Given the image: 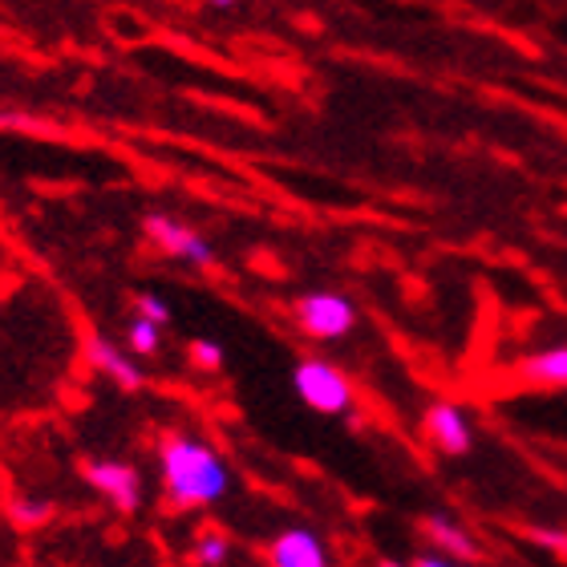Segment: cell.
<instances>
[{
	"mask_svg": "<svg viewBox=\"0 0 567 567\" xmlns=\"http://www.w3.org/2000/svg\"><path fill=\"white\" fill-rule=\"evenodd\" d=\"M187 361L199 373H219L224 369V344L212 341V337H195V341L187 344Z\"/></svg>",
	"mask_w": 567,
	"mask_h": 567,
	"instance_id": "13",
	"label": "cell"
},
{
	"mask_svg": "<svg viewBox=\"0 0 567 567\" xmlns=\"http://www.w3.org/2000/svg\"><path fill=\"white\" fill-rule=\"evenodd\" d=\"M414 567H458V564H454V559H446V556H417Z\"/></svg>",
	"mask_w": 567,
	"mask_h": 567,
	"instance_id": "17",
	"label": "cell"
},
{
	"mask_svg": "<svg viewBox=\"0 0 567 567\" xmlns=\"http://www.w3.org/2000/svg\"><path fill=\"white\" fill-rule=\"evenodd\" d=\"M126 344H131V353L154 357L158 349H163V329H158V324H151V320L134 317L131 324H126Z\"/></svg>",
	"mask_w": 567,
	"mask_h": 567,
	"instance_id": "12",
	"label": "cell"
},
{
	"mask_svg": "<svg viewBox=\"0 0 567 567\" xmlns=\"http://www.w3.org/2000/svg\"><path fill=\"white\" fill-rule=\"evenodd\" d=\"M12 519L24 523V527H37V523L49 519V503L45 498H17L12 503Z\"/></svg>",
	"mask_w": 567,
	"mask_h": 567,
	"instance_id": "15",
	"label": "cell"
},
{
	"mask_svg": "<svg viewBox=\"0 0 567 567\" xmlns=\"http://www.w3.org/2000/svg\"><path fill=\"white\" fill-rule=\"evenodd\" d=\"M158 466H163L166 498L175 511L212 507L231 491V471L219 450H212L195 434H171L158 437Z\"/></svg>",
	"mask_w": 567,
	"mask_h": 567,
	"instance_id": "1",
	"label": "cell"
},
{
	"mask_svg": "<svg viewBox=\"0 0 567 567\" xmlns=\"http://www.w3.org/2000/svg\"><path fill=\"white\" fill-rule=\"evenodd\" d=\"M134 317L151 320V324H158V329H163L166 320H171V308H166L163 296H154V292H138V296H134Z\"/></svg>",
	"mask_w": 567,
	"mask_h": 567,
	"instance_id": "14",
	"label": "cell"
},
{
	"mask_svg": "<svg viewBox=\"0 0 567 567\" xmlns=\"http://www.w3.org/2000/svg\"><path fill=\"white\" fill-rule=\"evenodd\" d=\"M142 231L151 236V244L158 251H166L171 260H183V264H190V268H203V272H212L215 264V251H212V244L195 231V227H187V224H178V219H171V215H146L142 219Z\"/></svg>",
	"mask_w": 567,
	"mask_h": 567,
	"instance_id": "4",
	"label": "cell"
},
{
	"mask_svg": "<svg viewBox=\"0 0 567 567\" xmlns=\"http://www.w3.org/2000/svg\"><path fill=\"white\" fill-rule=\"evenodd\" d=\"M85 361H90V369L106 373L114 385H122V390H138L142 385V369L122 353L118 344H110L106 337H97V332H90V341H85Z\"/></svg>",
	"mask_w": 567,
	"mask_h": 567,
	"instance_id": "8",
	"label": "cell"
},
{
	"mask_svg": "<svg viewBox=\"0 0 567 567\" xmlns=\"http://www.w3.org/2000/svg\"><path fill=\"white\" fill-rule=\"evenodd\" d=\"M381 567H405V564H393V559H381Z\"/></svg>",
	"mask_w": 567,
	"mask_h": 567,
	"instance_id": "18",
	"label": "cell"
},
{
	"mask_svg": "<svg viewBox=\"0 0 567 567\" xmlns=\"http://www.w3.org/2000/svg\"><path fill=\"white\" fill-rule=\"evenodd\" d=\"M292 390L300 393V402L317 414H349L353 410V381L344 378L341 369L324 361V357H300L292 369Z\"/></svg>",
	"mask_w": 567,
	"mask_h": 567,
	"instance_id": "2",
	"label": "cell"
},
{
	"mask_svg": "<svg viewBox=\"0 0 567 567\" xmlns=\"http://www.w3.org/2000/svg\"><path fill=\"white\" fill-rule=\"evenodd\" d=\"M227 556H231V544H227V535L219 527H203L195 535V544H190V564L195 567H224Z\"/></svg>",
	"mask_w": 567,
	"mask_h": 567,
	"instance_id": "11",
	"label": "cell"
},
{
	"mask_svg": "<svg viewBox=\"0 0 567 567\" xmlns=\"http://www.w3.org/2000/svg\"><path fill=\"white\" fill-rule=\"evenodd\" d=\"M519 378L532 381V385H567V344L523 357V361H519Z\"/></svg>",
	"mask_w": 567,
	"mask_h": 567,
	"instance_id": "10",
	"label": "cell"
},
{
	"mask_svg": "<svg viewBox=\"0 0 567 567\" xmlns=\"http://www.w3.org/2000/svg\"><path fill=\"white\" fill-rule=\"evenodd\" d=\"M268 567H329V551H324L317 532L288 527L268 547Z\"/></svg>",
	"mask_w": 567,
	"mask_h": 567,
	"instance_id": "6",
	"label": "cell"
},
{
	"mask_svg": "<svg viewBox=\"0 0 567 567\" xmlns=\"http://www.w3.org/2000/svg\"><path fill=\"white\" fill-rule=\"evenodd\" d=\"M292 317L300 324V332L312 337V341H337L344 332H353L357 308L341 292H305L292 305Z\"/></svg>",
	"mask_w": 567,
	"mask_h": 567,
	"instance_id": "3",
	"label": "cell"
},
{
	"mask_svg": "<svg viewBox=\"0 0 567 567\" xmlns=\"http://www.w3.org/2000/svg\"><path fill=\"white\" fill-rule=\"evenodd\" d=\"M422 532L446 559H478V556H483V551H478V544L471 539V532H462L458 523L446 519V515H425Z\"/></svg>",
	"mask_w": 567,
	"mask_h": 567,
	"instance_id": "9",
	"label": "cell"
},
{
	"mask_svg": "<svg viewBox=\"0 0 567 567\" xmlns=\"http://www.w3.org/2000/svg\"><path fill=\"white\" fill-rule=\"evenodd\" d=\"M425 434L442 454H466L471 450V422L454 402H434L425 410Z\"/></svg>",
	"mask_w": 567,
	"mask_h": 567,
	"instance_id": "7",
	"label": "cell"
},
{
	"mask_svg": "<svg viewBox=\"0 0 567 567\" xmlns=\"http://www.w3.org/2000/svg\"><path fill=\"white\" fill-rule=\"evenodd\" d=\"M82 478L94 486L97 495H106L122 515H134L142 507V474L138 466L122 458H85Z\"/></svg>",
	"mask_w": 567,
	"mask_h": 567,
	"instance_id": "5",
	"label": "cell"
},
{
	"mask_svg": "<svg viewBox=\"0 0 567 567\" xmlns=\"http://www.w3.org/2000/svg\"><path fill=\"white\" fill-rule=\"evenodd\" d=\"M535 539V544H547V547H556V551H564L567 547V535H556V532H547V527H535V532H527Z\"/></svg>",
	"mask_w": 567,
	"mask_h": 567,
	"instance_id": "16",
	"label": "cell"
}]
</instances>
